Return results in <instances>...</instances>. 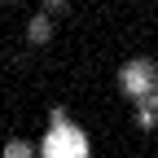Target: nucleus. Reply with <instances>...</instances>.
<instances>
[{
	"label": "nucleus",
	"mask_w": 158,
	"mask_h": 158,
	"mask_svg": "<svg viewBox=\"0 0 158 158\" xmlns=\"http://www.w3.org/2000/svg\"><path fill=\"white\" fill-rule=\"evenodd\" d=\"M35 154L40 158H88L92 154V141H88V132L79 123L66 118V110H53L48 132H44V141L35 145Z\"/></svg>",
	"instance_id": "1"
},
{
	"label": "nucleus",
	"mask_w": 158,
	"mask_h": 158,
	"mask_svg": "<svg viewBox=\"0 0 158 158\" xmlns=\"http://www.w3.org/2000/svg\"><path fill=\"white\" fill-rule=\"evenodd\" d=\"M114 79H118V92L132 97V101H141V106L158 97V62L154 57H127Z\"/></svg>",
	"instance_id": "2"
},
{
	"label": "nucleus",
	"mask_w": 158,
	"mask_h": 158,
	"mask_svg": "<svg viewBox=\"0 0 158 158\" xmlns=\"http://www.w3.org/2000/svg\"><path fill=\"white\" fill-rule=\"evenodd\" d=\"M48 40H53V13H35L27 22V44L31 48H44Z\"/></svg>",
	"instance_id": "3"
},
{
	"label": "nucleus",
	"mask_w": 158,
	"mask_h": 158,
	"mask_svg": "<svg viewBox=\"0 0 158 158\" xmlns=\"http://www.w3.org/2000/svg\"><path fill=\"white\" fill-rule=\"evenodd\" d=\"M0 158H40L31 141H22V136H13V141H5V149H0Z\"/></svg>",
	"instance_id": "4"
}]
</instances>
